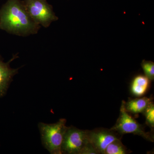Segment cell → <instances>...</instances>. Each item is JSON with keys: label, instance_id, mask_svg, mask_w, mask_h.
<instances>
[{"label": "cell", "instance_id": "obj_1", "mask_svg": "<svg viewBox=\"0 0 154 154\" xmlns=\"http://www.w3.org/2000/svg\"><path fill=\"white\" fill-rule=\"evenodd\" d=\"M40 28L30 17L22 0H7L0 9V29L8 33L27 36L36 34Z\"/></svg>", "mask_w": 154, "mask_h": 154}, {"label": "cell", "instance_id": "obj_2", "mask_svg": "<svg viewBox=\"0 0 154 154\" xmlns=\"http://www.w3.org/2000/svg\"><path fill=\"white\" fill-rule=\"evenodd\" d=\"M66 120L60 119L56 123L46 124L39 122L38 129L41 135L42 143L51 154H61L64 136L67 127Z\"/></svg>", "mask_w": 154, "mask_h": 154}, {"label": "cell", "instance_id": "obj_3", "mask_svg": "<svg viewBox=\"0 0 154 154\" xmlns=\"http://www.w3.org/2000/svg\"><path fill=\"white\" fill-rule=\"evenodd\" d=\"M26 10L34 22L47 28L58 19L47 0H23Z\"/></svg>", "mask_w": 154, "mask_h": 154}, {"label": "cell", "instance_id": "obj_4", "mask_svg": "<svg viewBox=\"0 0 154 154\" xmlns=\"http://www.w3.org/2000/svg\"><path fill=\"white\" fill-rule=\"evenodd\" d=\"M120 115L116 123L110 130L121 135L133 134L140 136L149 141H154L153 135L146 132L142 125L131 116L125 108L124 102L120 108Z\"/></svg>", "mask_w": 154, "mask_h": 154}, {"label": "cell", "instance_id": "obj_5", "mask_svg": "<svg viewBox=\"0 0 154 154\" xmlns=\"http://www.w3.org/2000/svg\"><path fill=\"white\" fill-rule=\"evenodd\" d=\"M89 143L88 130L74 126L67 127L62 145V154H82Z\"/></svg>", "mask_w": 154, "mask_h": 154}, {"label": "cell", "instance_id": "obj_6", "mask_svg": "<svg viewBox=\"0 0 154 154\" xmlns=\"http://www.w3.org/2000/svg\"><path fill=\"white\" fill-rule=\"evenodd\" d=\"M118 133L106 128H96L88 130V139L91 144L98 152L103 154L109 144L119 138Z\"/></svg>", "mask_w": 154, "mask_h": 154}, {"label": "cell", "instance_id": "obj_7", "mask_svg": "<svg viewBox=\"0 0 154 154\" xmlns=\"http://www.w3.org/2000/svg\"><path fill=\"white\" fill-rule=\"evenodd\" d=\"M14 55L8 62L5 63L0 56V96L5 94L13 77L18 73L19 69L11 68L10 63L18 57Z\"/></svg>", "mask_w": 154, "mask_h": 154}, {"label": "cell", "instance_id": "obj_8", "mask_svg": "<svg viewBox=\"0 0 154 154\" xmlns=\"http://www.w3.org/2000/svg\"><path fill=\"white\" fill-rule=\"evenodd\" d=\"M152 102L151 98L148 97L131 99L124 102L125 108L127 112L134 114L142 113Z\"/></svg>", "mask_w": 154, "mask_h": 154}, {"label": "cell", "instance_id": "obj_9", "mask_svg": "<svg viewBox=\"0 0 154 154\" xmlns=\"http://www.w3.org/2000/svg\"><path fill=\"white\" fill-rule=\"evenodd\" d=\"M150 80L143 75L136 76L131 83V92L134 96H141L146 94L149 86Z\"/></svg>", "mask_w": 154, "mask_h": 154}, {"label": "cell", "instance_id": "obj_10", "mask_svg": "<svg viewBox=\"0 0 154 154\" xmlns=\"http://www.w3.org/2000/svg\"><path fill=\"white\" fill-rule=\"evenodd\" d=\"M129 153L126 147L122 143L121 139H118L108 145L103 154H126Z\"/></svg>", "mask_w": 154, "mask_h": 154}, {"label": "cell", "instance_id": "obj_11", "mask_svg": "<svg viewBox=\"0 0 154 154\" xmlns=\"http://www.w3.org/2000/svg\"><path fill=\"white\" fill-rule=\"evenodd\" d=\"M146 117V124L153 129L154 127V105L153 102H151L143 112Z\"/></svg>", "mask_w": 154, "mask_h": 154}, {"label": "cell", "instance_id": "obj_12", "mask_svg": "<svg viewBox=\"0 0 154 154\" xmlns=\"http://www.w3.org/2000/svg\"><path fill=\"white\" fill-rule=\"evenodd\" d=\"M142 68L146 77L150 80L154 79V63L151 61L143 60L141 63Z\"/></svg>", "mask_w": 154, "mask_h": 154}]
</instances>
